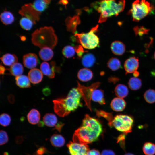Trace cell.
I'll list each match as a JSON object with an SVG mask.
<instances>
[{
    "label": "cell",
    "mask_w": 155,
    "mask_h": 155,
    "mask_svg": "<svg viewBox=\"0 0 155 155\" xmlns=\"http://www.w3.org/2000/svg\"><path fill=\"white\" fill-rule=\"evenodd\" d=\"M102 131L101 123L96 119L86 114L82 125L75 131L73 142L87 144L96 141Z\"/></svg>",
    "instance_id": "6da1fadb"
},
{
    "label": "cell",
    "mask_w": 155,
    "mask_h": 155,
    "mask_svg": "<svg viewBox=\"0 0 155 155\" xmlns=\"http://www.w3.org/2000/svg\"><path fill=\"white\" fill-rule=\"evenodd\" d=\"M81 95L77 88H73L65 98H58L53 100L54 110L59 116L64 117L82 105Z\"/></svg>",
    "instance_id": "7a4b0ae2"
},
{
    "label": "cell",
    "mask_w": 155,
    "mask_h": 155,
    "mask_svg": "<svg viewBox=\"0 0 155 155\" xmlns=\"http://www.w3.org/2000/svg\"><path fill=\"white\" fill-rule=\"evenodd\" d=\"M125 0H120L117 3L115 0H100L92 4L91 6L100 13L98 22H105L108 17L117 16L124 10Z\"/></svg>",
    "instance_id": "3957f363"
},
{
    "label": "cell",
    "mask_w": 155,
    "mask_h": 155,
    "mask_svg": "<svg viewBox=\"0 0 155 155\" xmlns=\"http://www.w3.org/2000/svg\"><path fill=\"white\" fill-rule=\"evenodd\" d=\"M57 36L51 26H44L35 30L32 34L31 41L35 46L42 49H53L57 45Z\"/></svg>",
    "instance_id": "277c9868"
},
{
    "label": "cell",
    "mask_w": 155,
    "mask_h": 155,
    "mask_svg": "<svg viewBox=\"0 0 155 155\" xmlns=\"http://www.w3.org/2000/svg\"><path fill=\"white\" fill-rule=\"evenodd\" d=\"M154 8L146 0H136L133 3L127 13L131 16L133 21L137 22L151 13Z\"/></svg>",
    "instance_id": "5b68a950"
},
{
    "label": "cell",
    "mask_w": 155,
    "mask_h": 155,
    "mask_svg": "<svg viewBox=\"0 0 155 155\" xmlns=\"http://www.w3.org/2000/svg\"><path fill=\"white\" fill-rule=\"evenodd\" d=\"M98 27V25H96L87 33H75L74 36L76 41L80 44L83 47L87 49H94L98 46L99 40L95 34Z\"/></svg>",
    "instance_id": "8992f818"
},
{
    "label": "cell",
    "mask_w": 155,
    "mask_h": 155,
    "mask_svg": "<svg viewBox=\"0 0 155 155\" xmlns=\"http://www.w3.org/2000/svg\"><path fill=\"white\" fill-rule=\"evenodd\" d=\"M134 120L130 115L118 114L113 117L108 125L114 127L117 131L126 134L131 132L133 126Z\"/></svg>",
    "instance_id": "52a82bcc"
},
{
    "label": "cell",
    "mask_w": 155,
    "mask_h": 155,
    "mask_svg": "<svg viewBox=\"0 0 155 155\" xmlns=\"http://www.w3.org/2000/svg\"><path fill=\"white\" fill-rule=\"evenodd\" d=\"M100 83L96 82L92 84L91 85L86 87L81 84L78 82V87L82 97L84 100L85 104L88 108L92 111L91 101L92 93L94 90L97 89L100 86Z\"/></svg>",
    "instance_id": "ba28073f"
},
{
    "label": "cell",
    "mask_w": 155,
    "mask_h": 155,
    "mask_svg": "<svg viewBox=\"0 0 155 155\" xmlns=\"http://www.w3.org/2000/svg\"><path fill=\"white\" fill-rule=\"evenodd\" d=\"M19 13L22 16L31 20L34 24L40 19V13L36 11L34 8L32 4L29 3L25 4L19 11Z\"/></svg>",
    "instance_id": "9c48e42d"
},
{
    "label": "cell",
    "mask_w": 155,
    "mask_h": 155,
    "mask_svg": "<svg viewBox=\"0 0 155 155\" xmlns=\"http://www.w3.org/2000/svg\"><path fill=\"white\" fill-rule=\"evenodd\" d=\"M67 146L71 155H87L89 150L87 144H84L78 143L70 142Z\"/></svg>",
    "instance_id": "30bf717a"
},
{
    "label": "cell",
    "mask_w": 155,
    "mask_h": 155,
    "mask_svg": "<svg viewBox=\"0 0 155 155\" xmlns=\"http://www.w3.org/2000/svg\"><path fill=\"white\" fill-rule=\"evenodd\" d=\"M139 66V60L137 58L134 57L127 59L124 64L126 74L133 73L137 71Z\"/></svg>",
    "instance_id": "8fae6325"
},
{
    "label": "cell",
    "mask_w": 155,
    "mask_h": 155,
    "mask_svg": "<svg viewBox=\"0 0 155 155\" xmlns=\"http://www.w3.org/2000/svg\"><path fill=\"white\" fill-rule=\"evenodd\" d=\"M23 62L26 67L32 69L37 66L38 59L37 55L33 53H29L24 55L23 57Z\"/></svg>",
    "instance_id": "7c38bea8"
},
{
    "label": "cell",
    "mask_w": 155,
    "mask_h": 155,
    "mask_svg": "<svg viewBox=\"0 0 155 155\" xmlns=\"http://www.w3.org/2000/svg\"><path fill=\"white\" fill-rule=\"evenodd\" d=\"M50 64V65L48 62H43L40 65V69L43 74L50 78H53L55 76V63L52 61Z\"/></svg>",
    "instance_id": "4fadbf2b"
},
{
    "label": "cell",
    "mask_w": 155,
    "mask_h": 155,
    "mask_svg": "<svg viewBox=\"0 0 155 155\" xmlns=\"http://www.w3.org/2000/svg\"><path fill=\"white\" fill-rule=\"evenodd\" d=\"M65 23L68 31L75 33L78 26L80 23V20L78 15L73 17H67L65 20Z\"/></svg>",
    "instance_id": "5bb4252c"
},
{
    "label": "cell",
    "mask_w": 155,
    "mask_h": 155,
    "mask_svg": "<svg viewBox=\"0 0 155 155\" xmlns=\"http://www.w3.org/2000/svg\"><path fill=\"white\" fill-rule=\"evenodd\" d=\"M41 70L36 68L32 69L28 73V77L30 82L33 84L41 82L43 78V75Z\"/></svg>",
    "instance_id": "9a60e30c"
},
{
    "label": "cell",
    "mask_w": 155,
    "mask_h": 155,
    "mask_svg": "<svg viewBox=\"0 0 155 155\" xmlns=\"http://www.w3.org/2000/svg\"><path fill=\"white\" fill-rule=\"evenodd\" d=\"M126 104L125 101L123 98L117 97L112 100L110 104V106L113 111L120 112L125 109Z\"/></svg>",
    "instance_id": "2e32d148"
},
{
    "label": "cell",
    "mask_w": 155,
    "mask_h": 155,
    "mask_svg": "<svg viewBox=\"0 0 155 155\" xmlns=\"http://www.w3.org/2000/svg\"><path fill=\"white\" fill-rule=\"evenodd\" d=\"M110 48L112 53L117 55H122L125 50V44L119 41H115L112 42Z\"/></svg>",
    "instance_id": "e0dca14e"
},
{
    "label": "cell",
    "mask_w": 155,
    "mask_h": 155,
    "mask_svg": "<svg viewBox=\"0 0 155 155\" xmlns=\"http://www.w3.org/2000/svg\"><path fill=\"white\" fill-rule=\"evenodd\" d=\"M93 76L92 71L87 68L80 69L78 73V78L82 82H87L90 80L92 78Z\"/></svg>",
    "instance_id": "ac0fdd59"
},
{
    "label": "cell",
    "mask_w": 155,
    "mask_h": 155,
    "mask_svg": "<svg viewBox=\"0 0 155 155\" xmlns=\"http://www.w3.org/2000/svg\"><path fill=\"white\" fill-rule=\"evenodd\" d=\"M40 115L39 111L35 109L30 110L28 114V121L32 124L35 125L38 123L40 119Z\"/></svg>",
    "instance_id": "d6986e66"
},
{
    "label": "cell",
    "mask_w": 155,
    "mask_h": 155,
    "mask_svg": "<svg viewBox=\"0 0 155 155\" xmlns=\"http://www.w3.org/2000/svg\"><path fill=\"white\" fill-rule=\"evenodd\" d=\"M44 124L46 126L52 127L57 123V119L56 115L52 113L46 114L43 117Z\"/></svg>",
    "instance_id": "ffe728a7"
},
{
    "label": "cell",
    "mask_w": 155,
    "mask_h": 155,
    "mask_svg": "<svg viewBox=\"0 0 155 155\" xmlns=\"http://www.w3.org/2000/svg\"><path fill=\"white\" fill-rule=\"evenodd\" d=\"M3 63L7 66H11L17 62L18 58L14 54L6 53L3 55L1 58Z\"/></svg>",
    "instance_id": "44dd1931"
},
{
    "label": "cell",
    "mask_w": 155,
    "mask_h": 155,
    "mask_svg": "<svg viewBox=\"0 0 155 155\" xmlns=\"http://www.w3.org/2000/svg\"><path fill=\"white\" fill-rule=\"evenodd\" d=\"M96 61L94 56L91 53H88L84 55L82 57L81 62L83 65L86 68L92 67Z\"/></svg>",
    "instance_id": "7402d4cb"
},
{
    "label": "cell",
    "mask_w": 155,
    "mask_h": 155,
    "mask_svg": "<svg viewBox=\"0 0 155 155\" xmlns=\"http://www.w3.org/2000/svg\"><path fill=\"white\" fill-rule=\"evenodd\" d=\"M15 79L17 85L21 88H29L31 86L29 79L26 75H21L16 77Z\"/></svg>",
    "instance_id": "603a6c76"
},
{
    "label": "cell",
    "mask_w": 155,
    "mask_h": 155,
    "mask_svg": "<svg viewBox=\"0 0 155 155\" xmlns=\"http://www.w3.org/2000/svg\"><path fill=\"white\" fill-rule=\"evenodd\" d=\"M50 142L52 145L55 147H61L65 143L64 137L61 135L55 134L50 137Z\"/></svg>",
    "instance_id": "cb8c5ba5"
},
{
    "label": "cell",
    "mask_w": 155,
    "mask_h": 155,
    "mask_svg": "<svg viewBox=\"0 0 155 155\" xmlns=\"http://www.w3.org/2000/svg\"><path fill=\"white\" fill-rule=\"evenodd\" d=\"M91 99L101 105L105 104L103 91L101 90L96 89L94 90L92 93Z\"/></svg>",
    "instance_id": "d4e9b609"
},
{
    "label": "cell",
    "mask_w": 155,
    "mask_h": 155,
    "mask_svg": "<svg viewBox=\"0 0 155 155\" xmlns=\"http://www.w3.org/2000/svg\"><path fill=\"white\" fill-rule=\"evenodd\" d=\"M39 55L42 60L49 61L53 57L54 53L52 49L49 47H44L41 49L39 51Z\"/></svg>",
    "instance_id": "484cf974"
},
{
    "label": "cell",
    "mask_w": 155,
    "mask_h": 155,
    "mask_svg": "<svg viewBox=\"0 0 155 155\" xmlns=\"http://www.w3.org/2000/svg\"><path fill=\"white\" fill-rule=\"evenodd\" d=\"M50 1V0H35L32 5L36 11L40 13L47 8Z\"/></svg>",
    "instance_id": "4316f807"
},
{
    "label": "cell",
    "mask_w": 155,
    "mask_h": 155,
    "mask_svg": "<svg viewBox=\"0 0 155 155\" xmlns=\"http://www.w3.org/2000/svg\"><path fill=\"white\" fill-rule=\"evenodd\" d=\"M115 95L118 97L123 98L128 95L129 90L127 87L125 85L119 84L115 87Z\"/></svg>",
    "instance_id": "83f0119b"
},
{
    "label": "cell",
    "mask_w": 155,
    "mask_h": 155,
    "mask_svg": "<svg viewBox=\"0 0 155 155\" xmlns=\"http://www.w3.org/2000/svg\"><path fill=\"white\" fill-rule=\"evenodd\" d=\"M0 19L3 24L8 25L11 24L14 22V18L11 12L5 11L1 13Z\"/></svg>",
    "instance_id": "f1b7e54d"
},
{
    "label": "cell",
    "mask_w": 155,
    "mask_h": 155,
    "mask_svg": "<svg viewBox=\"0 0 155 155\" xmlns=\"http://www.w3.org/2000/svg\"><path fill=\"white\" fill-rule=\"evenodd\" d=\"M9 70L12 75L17 77L22 75L24 68L22 64L17 62L11 66Z\"/></svg>",
    "instance_id": "f546056e"
},
{
    "label": "cell",
    "mask_w": 155,
    "mask_h": 155,
    "mask_svg": "<svg viewBox=\"0 0 155 155\" xmlns=\"http://www.w3.org/2000/svg\"><path fill=\"white\" fill-rule=\"evenodd\" d=\"M128 85L129 87L131 90H137L139 89L142 86V80L139 78L132 77L129 79Z\"/></svg>",
    "instance_id": "4dcf8cb0"
},
{
    "label": "cell",
    "mask_w": 155,
    "mask_h": 155,
    "mask_svg": "<svg viewBox=\"0 0 155 155\" xmlns=\"http://www.w3.org/2000/svg\"><path fill=\"white\" fill-rule=\"evenodd\" d=\"M142 150L145 155H154L155 154V144L150 142L144 143Z\"/></svg>",
    "instance_id": "1f68e13d"
},
{
    "label": "cell",
    "mask_w": 155,
    "mask_h": 155,
    "mask_svg": "<svg viewBox=\"0 0 155 155\" xmlns=\"http://www.w3.org/2000/svg\"><path fill=\"white\" fill-rule=\"evenodd\" d=\"M107 65L108 67L113 71L118 70L121 67L120 61L117 58L115 57L110 58L107 63Z\"/></svg>",
    "instance_id": "d6a6232c"
},
{
    "label": "cell",
    "mask_w": 155,
    "mask_h": 155,
    "mask_svg": "<svg viewBox=\"0 0 155 155\" xmlns=\"http://www.w3.org/2000/svg\"><path fill=\"white\" fill-rule=\"evenodd\" d=\"M144 97L147 102L150 104L155 102V90L152 89L148 90L145 92Z\"/></svg>",
    "instance_id": "836d02e7"
},
{
    "label": "cell",
    "mask_w": 155,
    "mask_h": 155,
    "mask_svg": "<svg viewBox=\"0 0 155 155\" xmlns=\"http://www.w3.org/2000/svg\"><path fill=\"white\" fill-rule=\"evenodd\" d=\"M20 24L23 29L26 30H29L31 29L34 23L29 19L23 17L20 19Z\"/></svg>",
    "instance_id": "e575fe53"
},
{
    "label": "cell",
    "mask_w": 155,
    "mask_h": 155,
    "mask_svg": "<svg viewBox=\"0 0 155 155\" xmlns=\"http://www.w3.org/2000/svg\"><path fill=\"white\" fill-rule=\"evenodd\" d=\"M76 52L74 47L70 45L65 46L63 49L62 53L65 57L69 58L73 56Z\"/></svg>",
    "instance_id": "d590c367"
},
{
    "label": "cell",
    "mask_w": 155,
    "mask_h": 155,
    "mask_svg": "<svg viewBox=\"0 0 155 155\" xmlns=\"http://www.w3.org/2000/svg\"><path fill=\"white\" fill-rule=\"evenodd\" d=\"M11 119L10 116L8 114L3 113L0 116V124L4 127L9 125L11 122Z\"/></svg>",
    "instance_id": "8d00e7d4"
},
{
    "label": "cell",
    "mask_w": 155,
    "mask_h": 155,
    "mask_svg": "<svg viewBox=\"0 0 155 155\" xmlns=\"http://www.w3.org/2000/svg\"><path fill=\"white\" fill-rule=\"evenodd\" d=\"M9 138L7 132L3 130L0 131V145L1 146L6 144L8 141Z\"/></svg>",
    "instance_id": "74e56055"
},
{
    "label": "cell",
    "mask_w": 155,
    "mask_h": 155,
    "mask_svg": "<svg viewBox=\"0 0 155 155\" xmlns=\"http://www.w3.org/2000/svg\"><path fill=\"white\" fill-rule=\"evenodd\" d=\"M133 30L136 35H140L147 33L148 31V30L143 27L136 26L134 28Z\"/></svg>",
    "instance_id": "f35d334b"
},
{
    "label": "cell",
    "mask_w": 155,
    "mask_h": 155,
    "mask_svg": "<svg viewBox=\"0 0 155 155\" xmlns=\"http://www.w3.org/2000/svg\"><path fill=\"white\" fill-rule=\"evenodd\" d=\"M47 151L46 148L44 146H41L38 148L33 155H44Z\"/></svg>",
    "instance_id": "ab89813d"
},
{
    "label": "cell",
    "mask_w": 155,
    "mask_h": 155,
    "mask_svg": "<svg viewBox=\"0 0 155 155\" xmlns=\"http://www.w3.org/2000/svg\"><path fill=\"white\" fill-rule=\"evenodd\" d=\"M74 48L78 57L80 58L82 57L84 53L85 52L82 46L78 45L75 46Z\"/></svg>",
    "instance_id": "60d3db41"
},
{
    "label": "cell",
    "mask_w": 155,
    "mask_h": 155,
    "mask_svg": "<svg viewBox=\"0 0 155 155\" xmlns=\"http://www.w3.org/2000/svg\"><path fill=\"white\" fill-rule=\"evenodd\" d=\"M126 134L123 133L120 135L117 138V142L120 143L121 145L122 146V147L123 148H124V144L126 135Z\"/></svg>",
    "instance_id": "b9f144b4"
},
{
    "label": "cell",
    "mask_w": 155,
    "mask_h": 155,
    "mask_svg": "<svg viewBox=\"0 0 155 155\" xmlns=\"http://www.w3.org/2000/svg\"><path fill=\"white\" fill-rule=\"evenodd\" d=\"M101 155H115V152L110 150H104L102 152Z\"/></svg>",
    "instance_id": "7bdbcfd3"
},
{
    "label": "cell",
    "mask_w": 155,
    "mask_h": 155,
    "mask_svg": "<svg viewBox=\"0 0 155 155\" xmlns=\"http://www.w3.org/2000/svg\"><path fill=\"white\" fill-rule=\"evenodd\" d=\"M87 155H100L99 152L96 149L89 150L87 152Z\"/></svg>",
    "instance_id": "ee69618b"
},
{
    "label": "cell",
    "mask_w": 155,
    "mask_h": 155,
    "mask_svg": "<svg viewBox=\"0 0 155 155\" xmlns=\"http://www.w3.org/2000/svg\"><path fill=\"white\" fill-rule=\"evenodd\" d=\"M64 124L61 122H59L57 123L55 126V127L53 129H55L57 130L59 132H61V129L63 126L64 125Z\"/></svg>",
    "instance_id": "f6af8a7d"
},
{
    "label": "cell",
    "mask_w": 155,
    "mask_h": 155,
    "mask_svg": "<svg viewBox=\"0 0 155 155\" xmlns=\"http://www.w3.org/2000/svg\"><path fill=\"white\" fill-rule=\"evenodd\" d=\"M68 0H60L59 3L64 5L66 7V5L68 3Z\"/></svg>",
    "instance_id": "bcb514c9"
},
{
    "label": "cell",
    "mask_w": 155,
    "mask_h": 155,
    "mask_svg": "<svg viewBox=\"0 0 155 155\" xmlns=\"http://www.w3.org/2000/svg\"><path fill=\"white\" fill-rule=\"evenodd\" d=\"M44 94L45 95H49L50 93V90L49 88H46L43 90Z\"/></svg>",
    "instance_id": "7dc6e473"
},
{
    "label": "cell",
    "mask_w": 155,
    "mask_h": 155,
    "mask_svg": "<svg viewBox=\"0 0 155 155\" xmlns=\"http://www.w3.org/2000/svg\"><path fill=\"white\" fill-rule=\"evenodd\" d=\"M6 69L3 65H1L0 67V72L1 75H3L4 74Z\"/></svg>",
    "instance_id": "c3c4849f"
},
{
    "label": "cell",
    "mask_w": 155,
    "mask_h": 155,
    "mask_svg": "<svg viewBox=\"0 0 155 155\" xmlns=\"http://www.w3.org/2000/svg\"><path fill=\"white\" fill-rule=\"evenodd\" d=\"M8 99L10 102L13 103L14 100V96L12 95H9L8 97Z\"/></svg>",
    "instance_id": "681fc988"
},
{
    "label": "cell",
    "mask_w": 155,
    "mask_h": 155,
    "mask_svg": "<svg viewBox=\"0 0 155 155\" xmlns=\"http://www.w3.org/2000/svg\"><path fill=\"white\" fill-rule=\"evenodd\" d=\"M134 76L135 77H137L139 75V73L138 72L136 71L133 73Z\"/></svg>",
    "instance_id": "f907efd6"
},
{
    "label": "cell",
    "mask_w": 155,
    "mask_h": 155,
    "mask_svg": "<svg viewBox=\"0 0 155 155\" xmlns=\"http://www.w3.org/2000/svg\"><path fill=\"white\" fill-rule=\"evenodd\" d=\"M44 123L42 121H40L38 124V125L39 127H42L44 126Z\"/></svg>",
    "instance_id": "816d5d0a"
},
{
    "label": "cell",
    "mask_w": 155,
    "mask_h": 155,
    "mask_svg": "<svg viewBox=\"0 0 155 155\" xmlns=\"http://www.w3.org/2000/svg\"><path fill=\"white\" fill-rule=\"evenodd\" d=\"M124 155H134L133 154L130 153H127L125 154Z\"/></svg>",
    "instance_id": "f5cc1de1"
},
{
    "label": "cell",
    "mask_w": 155,
    "mask_h": 155,
    "mask_svg": "<svg viewBox=\"0 0 155 155\" xmlns=\"http://www.w3.org/2000/svg\"><path fill=\"white\" fill-rule=\"evenodd\" d=\"M4 155H9V154L8 152H5L4 153Z\"/></svg>",
    "instance_id": "db71d44e"
},
{
    "label": "cell",
    "mask_w": 155,
    "mask_h": 155,
    "mask_svg": "<svg viewBox=\"0 0 155 155\" xmlns=\"http://www.w3.org/2000/svg\"><path fill=\"white\" fill-rule=\"evenodd\" d=\"M154 58L155 59V52L154 53Z\"/></svg>",
    "instance_id": "11a10c76"
},
{
    "label": "cell",
    "mask_w": 155,
    "mask_h": 155,
    "mask_svg": "<svg viewBox=\"0 0 155 155\" xmlns=\"http://www.w3.org/2000/svg\"></svg>",
    "instance_id": "9f6ffc18"
}]
</instances>
